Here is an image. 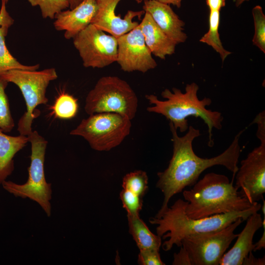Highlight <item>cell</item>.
<instances>
[{
  "label": "cell",
  "mask_w": 265,
  "mask_h": 265,
  "mask_svg": "<svg viewBox=\"0 0 265 265\" xmlns=\"http://www.w3.org/2000/svg\"><path fill=\"white\" fill-rule=\"evenodd\" d=\"M97 9L96 0H82L74 8L57 13L54 17V27L65 31V38L73 39L91 24Z\"/></svg>",
  "instance_id": "5bb4252c"
},
{
  "label": "cell",
  "mask_w": 265,
  "mask_h": 265,
  "mask_svg": "<svg viewBox=\"0 0 265 265\" xmlns=\"http://www.w3.org/2000/svg\"><path fill=\"white\" fill-rule=\"evenodd\" d=\"M183 194L187 202L185 213L192 219L244 211L256 203L242 196L228 177L214 172L206 174Z\"/></svg>",
  "instance_id": "277c9868"
},
{
  "label": "cell",
  "mask_w": 265,
  "mask_h": 265,
  "mask_svg": "<svg viewBox=\"0 0 265 265\" xmlns=\"http://www.w3.org/2000/svg\"><path fill=\"white\" fill-rule=\"evenodd\" d=\"M121 0H96L97 9L91 24L99 29L118 38L134 29L139 23L133 19H139L145 11L128 10L122 18L116 15L115 8Z\"/></svg>",
  "instance_id": "4fadbf2b"
},
{
  "label": "cell",
  "mask_w": 265,
  "mask_h": 265,
  "mask_svg": "<svg viewBox=\"0 0 265 265\" xmlns=\"http://www.w3.org/2000/svg\"><path fill=\"white\" fill-rule=\"evenodd\" d=\"M210 11H220L226 4V0H206Z\"/></svg>",
  "instance_id": "d6a6232c"
},
{
  "label": "cell",
  "mask_w": 265,
  "mask_h": 265,
  "mask_svg": "<svg viewBox=\"0 0 265 265\" xmlns=\"http://www.w3.org/2000/svg\"><path fill=\"white\" fill-rule=\"evenodd\" d=\"M73 43L85 67L102 68L116 61L117 38L91 24L73 38Z\"/></svg>",
  "instance_id": "30bf717a"
},
{
  "label": "cell",
  "mask_w": 265,
  "mask_h": 265,
  "mask_svg": "<svg viewBox=\"0 0 265 265\" xmlns=\"http://www.w3.org/2000/svg\"><path fill=\"white\" fill-rule=\"evenodd\" d=\"M173 265H191L189 256L183 246H180V250L178 253L174 254L172 262Z\"/></svg>",
  "instance_id": "f546056e"
},
{
  "label": "cell",
  "mask_w": 265,
  "mask_h": 265,
  "mask_svg": "<svg viewBox=\"0 0 265 265\" xmlns=\"http://www.w3.org/2000/svg\"><path fill=\"white\" fill-rule=\"evenodd\" d=\"M69 3L70 9H73L77 6L82 0H68Z\"/></svg>",
  "instance_id": "d590c367"
},
{
  "label": "cell",
  "mask_w": 265,
  "mask_h": 265,
  "mask_svg": "<svg viewBox=\"0 0 265 265\" xmlns=\"http://www.w3.org/2000/svg\"><path fill=\"white\" fill-rule=\"evenodd\" d=\"M117 39L116 62L123 71L145 73L157 66V63L145 43L139 25Z\"/></svg>",
  "instance_id": "7c38bea8"
},
{
  "label": "cell",
  "mask_w": 265,
  "mask_h": 265,
  "mask_svg": "<svg viewBox=\"0 0 265 265\" xmlns=\"http://www.w3.org/2000/svg\"><path fill=\"white\" fill-rule=\"evenodd\" d=\"M173 142V155L167 168L158 172L156 186L163 193V202L159 211L168 207L171 198L187 186H193L201 174L215 165H222L236 175L241 153L239 138L244 130L235 136L230 145L220 155L211 158H202L194 153L192 142L200 136L199 129L189 126L187 132L179 136L173 124L169 122Z\"/></svg>",
  "instance_id": "6da1fadb"
},
{
  "label": "cell",
  "mask_w": 265,
  "mask_h": 265,
  "mask_svg": "<svg viewBox=\"0 0 265 265\" xmlns=\"http://www.w3.org/2000/svg\"><path fill=\"white\" fill-rule=\"evenodd\" d=\"M138 106L136 95L130 85L116 76H104L87 94L84 110L89 115L114 112L132 119Z\"/></svg>",
  "instance_id": "8992f818"
},
{
  "label": "cell",
  "mask_w": 265,
  "mask_h": 265,
  "mask_svg": "<svg viewBox=\"0 0 265 265\" xmlns=\"http://www.w3.org/2000/svg\"><path fill=\"white\" fill-rule=\"evenodd\" d=\"M8 82L0 76V129L5 133L10 132L15 126L5 89Z\"/></svg>",
  "instance_id": "603a6c76"
},
{
  "label": "cell",
  "mask_w": 265,
  "mask_h": 265,
  "mask_svg": "<svg viewBox=\"0 0 265 265\" xmlns=\"http://www.w3.org/2000/svg\"><path fill=\"white\" fill-rule=\"evenodd\" d=\"M148 182L146 173L142 170H136L128 173L124 177L122 187L142 198L148 189Z\"/></svg>",
  "instance_id": "cb8c5ba5"
},
{
  "label": "cell",
  "mask_w": 265,
  "mask_h": 265,
  "mask_svg": "<svg viewBox=\"0 0 265 265\" xmlns=\"http://www.w3.org/2000/svg\"><path fill=\"white\" fill-rule=\"evenodd\" d=\"M129 233L132 235L140 250L159 251L161 244V237L154 234L139 215H127Z\"/></svg>",
  "instance_id": "d6986e66"
},
{
  "label": "cell",
  "mask_w": 265,
  "mask_h": 265,
  "mask_svg": "<svg viewBox=\"0 0 265 265\" xmlns=\"http://www.w3.org/2000/svg\"><path fill=\"white\" fill-rule=\"evenodd\" d=\"M14 23V20L7 12L6 3L1 2L0 9V27L7 26L10 27Z\"/></svg>",
  "instance_id": "4dcf8cb0"
},
{
  "label": "cell",
  "mask_w": 265,
  "mask_h": 265,
  "mask_svg": "<svg viewBox=\"0 0 265 265\" xmlns=\"http://www.w3.org/2000/svg\"><path fill=\"white\" fill-rule=\"evenodd\" d=\"M235 187L251 204L264 199L265 193V144L255 148L242 160Z\"/></svg>",
  "instance_id": "8fae6325"
},
{
  "label": "cell",
  "mask_w": 265,
  "mask_h": 265,
  "mask_svg": "<svg viewBox=\"0 0 265 265\" xmlns=\"http://www.w3.org/2000/svg\"><path fill=\"white\" fill-rule=\"evenodd\" d=\"M243 265H265V256L262 258H257L254 256L252 251L250 252L244 260Z\"/></svg>",
  "instance_id": "1f68e13d"
},
{
  "label": "cell",
  "mask_w": 265,
  "mask_h": 265,
  "mask_svg": "<svg viewBox=\"0 0 265 265\" xmlns=\"http://www.w3.org/2000/svg\"><path fill=\"white\" fill-rule=\"evenodd\" d=\"M252 123L257 124L258 130L256 136L260 140L261 144H265V113L264 110L258 114Z\"/></svg>",
  "instance_id": "f1b7e54d"
},
{
  "label": "cell",
  "mask_w": 265,
  "mask_h": 265,
  "mask_svg": "<svg viewBox=\"0 0 265 265\" xmlns=\"http://www.w3.org/2000/svg\"><path fill=\"white\" fill-rule=\"evenodd\" d=\"M241 218L218 230L188 235L181 241L191 265H218L226 250L238 237L235 230L243 222Z\"/></svg>",
  "instance_id": "9c48e42d"
},
{
  "label": "cell",
  "mask_w": 265,
  "mask_h": 265,
  "mask_svg": "<svg viewBox=\"0 0 265 265\" xmlns=\"http://www.w3.org/2000/svg\"><path fill=\"white\" fill-rule=\"evenodd\" d=\"M31 144L30 164L28 168V177L26 183L20 185L5 180L3 188L16 197L28 198L37 203L48 216L51 214V184L46 182L44 162L48 141L36 131L27 135Z\"/></svg>",
  "instance_id": "5b68a950"
},
{
  "label": "cell",
  "mask_w": 265,
  "mask_h": 265,
  "mask_svg": "<svg viewBox=\"0 0 265 265\" xmlns=\"http://www.w3.org/2000/svg\"><path fill=\"white\" fill-rule=\"evenodd\" d=\"M187 203L185 200L178 199L170 207L159 211L154 217L149 219L152 224L158 225L157 235L163 239L168 238L162 245L165 251L170 250L174 245L180 247L183 239L188 235L221 229L239 218L246 220L253 213L259 212L262 206L256 202L251 208L244 211L192 219L185 213Z\"/></svg>",
  "instance_id": "7a4b0ae2"
},
{
  "label": "cell",
  "mask_w": 265,
  "mask_h": 265,
  "mask_svg": "<svg viewBox=\"0 0 265 265\" xmlns=\"http://www.w3.org/2000/svg\"><path fill=\"white\" fill-rule=\"evenodd\" d=\"M143 9L150 15L159 27L177 45L186 42L187 36L184 31L185 23L169 4L156 0H144Z\"/></svg>",
  "instance_id": "9a60e30c"
},
{
  "label": "cell",
  "mask_w": 265,
  "mask_h": 265,
  "mask_svg": "<svg viewBox=\"0 0 265 265\" xmlns=\"http://www.w3.org/2000/svg\"><path fill=\"white\" fill-rule=\"evenodd\" d=\"M77 100L67 94H60L55 100L53 107L55 117L62 119H69L74 117L78 110Z\"/></svg>",
  "instance_id": "7402d4cb"
},
{
  "label": "cell",
  "mask_w": 265,
  "mask_h": 265,
  "mask_svg": "<svg viewBox=\"0 0 265 265\" xmlns=\"http://www.w3.org/2000/svg\"><path fill=\"white\" fill-rule=\"evenodd\" d=\"M33 6H38L44 18L53 19L60 12L69 7L68 0H27Z\"/></svg>",
  "instance_id": "484cf974"
},
{
  "label": "cell",
  "mask_w": 265,
  "mask_h": 265,
  "mask_svg": "<svg viewBox=\"0 0 265 265\" xmlns=\"http://www.w3.org/2000/svg\"><path fill=\"white\" fill-rule=\"evenodd\" d=\"M139 26L152 54L165 59L167 55L174 53L177 44L159 27L149 13L145 12Z\"/></svg>",
  "instance_id": "e0dca14e"
},
{
  "label": "cell",
  "mask_w": 265,
  "mask_h": 265,
  "mask_svg": "<svg viewBox=\"0 0 265 265\" xmlns=\"http://www.w3.org/2000/svg\"><path fill=\"white\" fill-rule=\"evenodd\" d=\"M160 2H162L167 4H172L178 8L181 6L182 0H156Z\"/></svg>",
  "instance_id": "e575fe53"
},
{
  "label": "cell",
  "mask_w": 265,
  "mask_h": 265,
  "mask_svg": "<svg viewBox=\"0 0 265 265\" xmlns=\"http://www.w3.org/2000/svg\"><path fill=\"white\" fill-rule=\"evenodd\" d=\"M255 212L246 219V224L238 234L237 241L232 248L225 253L220 265H242L249 253L253 251V239L257 231L263 226L261 214Z\"/></svg>",
  "instance_id": "2e32d148"
},
{
  "label": "cell",
  "mask_w": 265,
  "mask_h": 265,
  "mask_svg": "<svg viewBox=\"0 0 265 265\" xmlns=\"http://www.w3.org/2000/svg\"><path fill=\"white\" fill-rule=\"evenodd\" d=\"M28 142L27 136L8 135L0 129V184L12 174L15 155Z\"/></svg>",
  "instance_id": "ac0fdd59"
},
{
  "label": "cell",
  "mask_w": 265,
  "mask_h": 265,
  "mask_svg": "<svg viewBox=\"0 0 265 265\" xmlns=\"http://www.w3.org/2000/svg\"><path fill=\"white\" fill-rule=\"evenodd\" d=\"M9 28L7 26L0 27V76L12 70H37L39 68V64L33 65L22 64L9 52L5 40Z\"/></svg>",
  "instance_id": "44dd1931"
},
{
  "label": "cell",
  "mask_w": 265,
  "mask_h": 265,
  "mask_svg": "<svg viewBox=\"0 0 265 265\" xmlns=\"http://www.w3.org/2000/svg\"><path fill=\"white\" fill-rule=\"evenodd\" d=\"M209 30L200 39V42L212 47L219 53L223 62L232 53L223 46L220 38L218 28L220 24V11H210Z\"/></svg>",
  "instance_id": "ffe728a7"
},
{
  "label": "cell",
  "mask_w": 265,
  "mask_h": 265,
  "mask_svg": "<svg viewBox=\"0 0 265 265\" xmlns=\"http://www.w3.org/2000/svg\"><path fill=\"white\" fill-rule=\"evenodd\" d=\"M8 0H1V2H4L5 3H7L8 2Z\"/></svg>",
  "instance_id": "f35d334b"
},
{
  "label": "cell",
  "mask_w": 265,
  "mask_h": 265,
  "mask_svg": "<svg viewBox=\"0 0 265 265\" xmlns=\"http://www.w3.org/2000/svg\"><path fill=\"white\" fill-rule=\"evenodd\" d=\"M135 0L137 3H141L143 0Z\"/></svg>",
  "instance_id": "74e56055"
},
{
  "label": "cell",
  "mask_w": 265,
  "mask_h": 265,
  "mask_svg": "<svg viewBox=\"0 0 265 265\" xmlns=\"http://www.w3.org/2000/svg\"><path fill=\"white\" fill-rule=\"evenodd\" d=\"M235 2V5L237 7L239 6L242 3L245 1H248L249 0H234Z\"/></svg>",
  "instance_id": "8d00e7d4"
},
{
  "label": "cell",
  "mask_w": 265,
  "mask_h": 265,
  "mask_svg": "<svg viewBox=\"0 0 265 265\" xmlns=\"http://www.w3.org/2000/svg\"><path fill=\"white\" fill-rule=\"evenodd\" d=\"M120 196L123 206L127 212V215H139L142 206L141 197L125 189L121 191Z\"/></svg>",
  "instance_id": "4316f807"
},
{
  "label": "cell",
  "mask_w": 265,
  "mask_h": 265,
  "mask_svg": "<svg viewBox=\"0 0 265 265\" xmlns=\"http://www.w3.org/2000/svg\"><path fill=\"white\" fill-rule=\"evenodd\" d=\"M254 24V45L265 53V15L260 5L255 6L252 10Z\"/></svg>",
  "instance_id": "d4e9b609"
},
{
  "label": "cell",
  "mask_w": 265,
  "mask_h": 265,
  "mask_svg": "<svg viewBox=\"0 0 265 265\" xmlns=\"http://www.w3.org/2000/svg\"><path fill=\"white\" fill-rule=\"evenodd\" d=\"M198 90L199 86L192 82L186 84L185 92L175 87L172 91L165 89L161 93L165 100H160L153 94L146 95V99L152 105L148 107L147 110L164 116L181 132H186L188 128L187 117L201 118L208 126V145L212 147L213 129H221L223 117L220 112L206 108L212 101L207 97L200 100L197 95Z\"/></svg>",
  "instance_id": "3957f363"
},
{
  "label": "cell",
  "mask_w": 265,
  "mask_h": 265,
  "mask_svg": "<svg viewBox=\"0 0 265 265\" xmlns=\"http://www.w3.org/2000/svg\"><path fill=\"white\" fill-rule=\"evenodd\" d=\"M131 121L119 113H95L82 119L70 134L82 137L95 150L107 151L119 145L130 134Z\"/></svg>",
  "instance_id": "ba28073f"
},
{
  "label": "cell",
  "mask_w": 265,
  "mask_h": 265,
  "mask_svg": "<svg viewBox=\"0 0 265 265\" xmlns=\"http://www.w3.org/2000/svg\"><path fill=\"white\" fill-rule=\"evenodd\" d=\"M0 77L8 82L16 84L22 92L26 110L19 120L17 131L20 134L27 136L33 131L32 124L38 116L35 112L36 107L48 102L47 88L52 81L57 78L56 71L53 68L40 71L15 69Z\"/></svg>",
  "instance_id": "52a82bcc"
},
{
  "label": "cell",
  "mask_w": 265,
  "mask_h": 265,
  "mask_svg": "<svg viewBox=\"0 0 265 265\" xmlns=\"http://www.w3.org/2000/svg\"><path fill=\"white\" fill-rule=\"evenodd\" d=\"M263 226L264 228L263 234L260 239L255 244L253 251L256 252L265 248V214H264V220H263Z\"/></svg>",
  "instance_id": "836d02e7"
},
{
  "label": "cell",
  "mask_w": 265,
  "mask_h": 265,
  "mask_svg": "<svg viewBox=\"0 0 265 265\" xmlns=\"http://www.w3.org/2000/svg\"><path fill=\"white\" fill-rule=\"evenodd\" d=\"M138 263L141 265H164L159 251L157 250H140L138 254Z\"/></svg>",
  "instance_id": "83f0119b"
}]
</instances>
